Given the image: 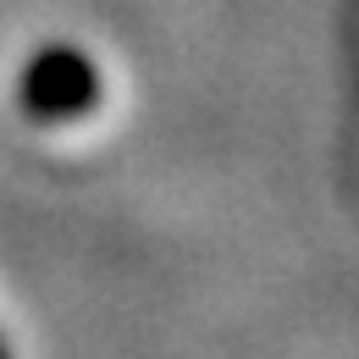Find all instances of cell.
Listing matches in <instances>:
<instances>
[{"label":"cell","instance_id":"7a4b0ae2","mask_svg":"<svg viewBox=\"0 0 359 359\" xmlns=\"http://www.w3.org/2000/svg\"><path fill=\"white\" fill-rule=\"evenodd\" d=\"M0 359H6V348H0Z\"/></svg>","mask_w":359,"mask_h":359},{"label":"cell","instance_id":"6da1fadb","mask_svg":"<svg viewBox=\"0 0 359 359\" xmlns=\"http://www.w3.org/2000/svg\"><path fill=\"white\" fill-rule=\"evenodd\" d=\"M94 100H100V72L83 50H39L22 72V111L34 122H72L94 111Z\"/></svg>","mask_w":359,"mask_h":359}]
</instances>
